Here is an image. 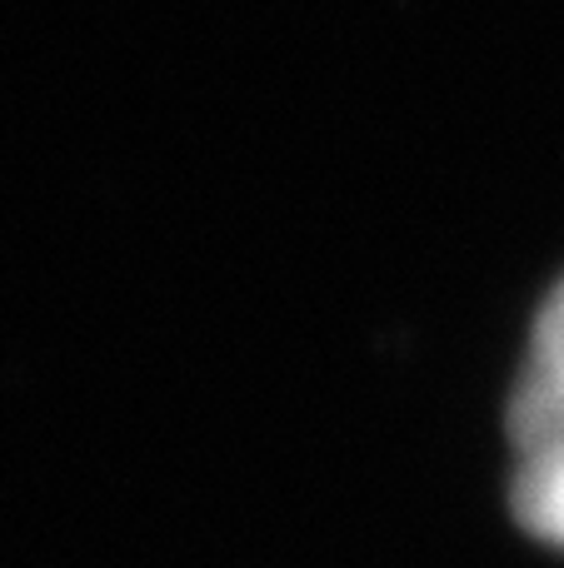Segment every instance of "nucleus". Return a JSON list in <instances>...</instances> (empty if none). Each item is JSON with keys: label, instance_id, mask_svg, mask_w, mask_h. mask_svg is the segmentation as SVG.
Masks as SVG:
<instances>
[{"label": "nucleus", "instance_id": "obj_1", "mask_svg": "<svg viewBox=\"0 0 564 568\" xmlns=\"http://www.w3.org/2000/svg\"><path fill=\"white\" fill-rule=\"evenodd\" d=\"M510 439L520 454L564 449V280L550 290L530 334V354L510 399Z\"/></svg>", "mask_w": 564, "mask_h": 568}, {"label": "nucleus", "instance_id": "obj_2", "mask_svg": "<svg viewBox=\"0 0 564 568\" xmlns=\"http://www.w3.org/2000/svg\"><path fill=\"white\" fill-rule=\"evenodd\" d=\"M515 514L535 539L564 549V449L520 454L515 474Z\"/></svg>", "mask_w": 564, "mask_h": 568}]
</instances>
